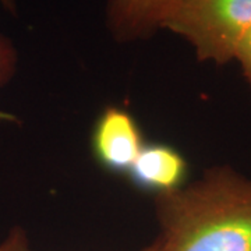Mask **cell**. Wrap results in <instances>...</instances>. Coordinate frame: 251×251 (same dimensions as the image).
Masks as SVG:
<instances>
[{
  "mask_svg": "<svg viewBox=\"0 0 251 251\" xmlns=\"http://www.w3.org/2000/svg\"><path fill=\"white\" fill-rule=\"evenodd\" d=\"M158 251H251V179L229 166L155 197Z\"/></svg>",
  "mask_w": 251,
  "mask_h": 251,
  "instance_id": "1",
  "label": "cell"
},
{
  "mask_svg": "<svg viewBox=\"0 0 251 251\" xmlns=\"http://www.w3.org/2000/svg\"><path fill=\"white\" fill-rule=\"evenodd\" d=\"M159 29L184 39L200 62L222 66L251 31V0H172Z\"/></svg>",
  "mask_w": 251,
  "mask_h": 251,
  "instance_id": "2",
  "label": "cell"
},
{
  "mask_svg": "<svg viewBox=\"0 0 251 251\" xmlns=\"http://www.w3.org/2000/svg\"><path fill=\"white\" fill-rule=\"evenodd\" d=\"M145 143L141 126L128 110L119 106L103 109L91 133L94 159L113 175L126 176Z\"/></svg>",
  "mask_w": 251,
  "mask_h": 251,
  "instance_id": "3",
  "label": "cell"
},
{
  "mask_svg": "<svg viewBox=\"0 0 251 251\" xmlns=\"http://www.w3.org/2000/svg\"><path fill=\"white\" fill-rule=\"evenodd\" d=\"M186 158L169 144L145 143L126 175L138 190L155 197L176 191L187 183Z\"/></svg>",
  "mask_w": 251,
  "mask_h": 251,
  "instance_id": "4",
  "label": "cell"
},
{
  "mask_svg": "<svg viewBox=\"0 0 251 251\" xmlns=\"http://www.w3.org/2000/svg\"><path fill=\"white\" fill-rule=\"evenodd\" d=\"M172 0H108L106 25L119 42L147 39L159 31Z\"/></svg>",
  "mask_w": 251,
  "mask_h": 251,
  "instance_id": "5",
  "label": "cell"
},
{
  "mask_svg": "<svg viewBox=\"0 0 251 251\" xmlns=\"http://www.w3.org/2000/svg\"><path fill=\"white\" fill-rule=\"evenodd\" d=\"M4 9L10 13L16 11L14 0H0ZM17 49L11 39L6 35L0 34V87L6 85L17 70Z\"/></svg>",
  "mask_w": 251,
  "mask_h": 251,
  "instance_id": "6",
  "label": "cell"
},
{
  "mask_svg": "<svg viewBox=\"0 0 251 251\" xmlns=\"http://www.w3.org/2000/svg\"><path fill=\"white\" fill-rule=\"evenodd\" d=\"M0 251H34L27 233L23 227L14 226L6 239L0 243Z\"/></svg>",
  "mask_w": 251,
  "mask_h": 251,
  "instance_id": "7",
  "label": "cell"
},
{
  "mask_svg": "<svg viewBox=\"0 0 251 251\" xmlns=\"http://www.w3.org/2000/svg\"><path fill=\"white\" fill-rule=\"evenodd\" d=\"M234 62L239 63L243 75L251 90V31L244 36L242 44L237 48L234 54Z\"/></svg>",
  "mask_w": 251,
  "mask_h": 251,
  "instance_id": "8",
  "label": "cell"
},
{
  "mask_svg": "<svg viewBox=\"0 0 251 251\" xmlns=\"http://www.w3.org/2000/svg\"><path fill=\"white\" fill-rule=\"evenodd\" d=\"M138 251H158V247H156V242L151 243L150 246H147V247H144L143 250H138Z\"/></svg>",
  "mask_w": 251,
  "mask_h": 251,
  "instance_id": "9",
  "label": "cell"
}]
</instances>
